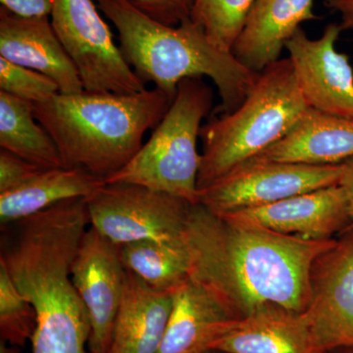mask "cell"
<instances>
[{
	"label": "cell",
	"instance_id": "6da1fadb",
	"mask_svg": "<svg viewBox=\"0 0 353 353\" xmlns=\"http://www.w3.org/2000/svg\"><path fill=\"white\" fill-rule=\"evenodd\" d=\"M336 241L241 224L201 203L190 206L185 232L190 280L238 319L270 304L305 311L312 294L313 267Z\"/></svg>",
	"mask_w": 353,
	"mask_h": 353
},
{
	"label": "cell",
	"instance_id": "7a4b0ae2",
	"mask_svg": "<svg viewBox=\"0 0 353 353\" xmlns=\"http://www.w3.org/2000/svg\"><path fill=\"white\" fill-rule=\"evenodd\" d=\"M112 22L119 48L129 66L143 83H152L171 99L185 79L208 77L219 92L214 114L238 109L254 88L260 73L241 64L232 51L218 48L192 19L176 27L148 17L128 0H94Z\"/></svg>",
	"mask_w": 353,
	"mask_h": 353
},
{
	"label": "cell",
	"instance_id": "3957f363",
	"mask_svg": "<svg viewBox=\"0 0 353 353\" xmlns=\"http://www.w3.org/2000/svg\"><path fill=\"white\" fill-rule=\"evenodd\" d=\"M172 102L157 88L132 94L83 90L34 104V114L57 143L64 167L106 181L139 152L146 132L157 128Z\"/></svg>",
	"mask_w": 353,
	"mask_h": 353
},
{
	"label": "cell",
	"instance_id": "277c9868",
	"mask_svg": "<svg viewBox=\"0 0 353 353\" xmlns=\"http://www.w3.org/2000/svg\"><path fill=\"white\" fill-rule=\"evenodd\" d=\"M309 108L290 58L267 66L240 108L202 126L197 189L208 187L277 143Z\"/></svg>",
	"mask_w": 353,
	"mask_h": 353
},
{
	"label": "cell",
	"instance_id": "5b68a950",
	"mask_svg": "<svg viewBox=\"0 0 353 353\" xmlns=\"http://www.w3.org/2000/svg\"><path fill=\"white\" fill-rule=\"evenodd\" d=\"M213 92L201 78L179 83L170 108L131 161L105 181L143 185L190 204L199 203L202 120L211 111Z\"/></svg>",
	"mask_w": 353,
	"mask_h": 353
},
{
	"label": "cell",
	"instance_id": "8992f818",
	"mask_svg": "<svg viewBox=\"0 0 353 353\" xmlns=\"http://www.w3.org/2000/svg\"><path fill=\"white\" fill-rule=\"evenodd\" d=\"M94 0H52L50 23L75 65L83 90L139 94L145 83L114 41Z\"/></svg>",
	"mask_w": 353,
	"mask_h": 353
},
{
	"label": "cell",
	"instance_id": "52a82bcc",
	"mask_svg": "<svg viewBox=\"0 0 353 353\" xmlns=\"http://www.w3.org/2000/svg\"><path fill=\"white\" fill-rule=\"evenodd\" d=\"M90 226L118 245L141 241L185 243L192 204L132 183H108L87 197Z\"/></svg>",
	"mask_w": 353,
	"mask_h": 353
},
{
	"label": "cell",
	"instance_id": "ba28073f",
	"mask_svg": "<svg viewBox=\"0 0 353 353\" xmlns=\"http://www.w3.org/2000/svg\"><path fill=\"white\" fill-rule=\"evenodd\" d=\"M343 172V162L307 165L255 157L199 190V203L216 215H225L339 185Z\"/></svg>",
	"mask_w": 353,
	"mask_h": 353
},
{
	"label": "cell",
	"instance_id": "9c48e42d",
	"mask_svg": "<svg viewBox=\"0 0 353 353\" xmlns=\"http://www.w3.org/2000/svg\"><path fill=\"white\" fill-rule=\"evenodd\" d=\"M119 248L90 226L72 263V282L90 316V353L110 352L126 280Z\"/></svg>",
	"mask_w": 353,
	"mask_h": 353
},
{
	"label": "cell",
	"instance_id": "30bf717a",
	"mask_svg": "<svg viewBox=\"0 0 353 353\" xmlns=\"http://www.w3.org/2000/svg\"><path fill=\"white\" fill-rule=\"evenodd\" d=\"M341 32L340 24L330 23L321 38L311 39L301 27L285 48L309 108L353 119V69L347 55L336 50Z\"/></svg>",
	"mask_w": 353,
	"mask_h": 353
},
{
	"label": "cell",
	"instance_id": "8fae6325",
	"mask_svg": "<svg viewBox=\"0 0 353 353\" xmlns=\"http://www.w3.org/2000/svg\"><path fill=\"white\" fill-rule=\"evenodd\" d=\"M303 312L320 352L353 348V228L316 261Z\"/></svg>",
	"mask_w": 353,
	"mask_h": 353
},
{
	"label": "cell",
	"instance_id": "7c38bea8",
	"mask_svg": "<svg viewBox=\"0 0 353 353\" xmlns=\"http://www.w3.org/2000/svg\"><path fill=\"white\" fill-rule=\"evenodd\" d=\"M218 216L306 240H329L350 220L347 197L340 185Z\"/></svg>",
	"mask_w": 353,
	"mask_h": 353
},
{
	"label": "cell",
	"instance_id": "4fadbf2b",
	"mask_svg": "<svg viewBox=\"0 0 353 353\" xmlns=\"http://www.w3.org/2000/svg\"><path fill=\"white\" fill-rule=\"evenodd\" d=\"M0 57L48 77L61 94L83 90L75 65L50 17H20L0 7Z\"/></svg>",
	"mask_w": 353,
	"mask_h": 353
},
{
	"label": "cell",
	"instance_id": "5bb4252c",
	"mask_svg": "<svg viewBox=\"0 0 353 353\" xmlns=\"http://www.w3.org/2000/svg\"><path fill=\"white\" fill-rule=\"evenodd\" d=\"M225 353H323L316 345L304 312L262 306L236 319L211 350Z\"/></svg>",
	"mask_w": 353,
	"mask_h": 353
},
{
	"label": "cell",
	"instance_id": "9a60e30c",
	"mask_svg": "<svg viewBox=\"0 0 353 353\" xmlns=\"http://www.w3.org/2000/svg\"><path fill=\"white\" fill-rule=\"evenodd\" d=\"M314 0H255L232 52L241 64L260 73L278 61L285 43L301 23L318 19Z\"/></svg>",
	"mask_w": 353,
	"mask_h": 353
},
{
	"label": "cell",
	"instance_id": "2e32d148",
	"mask_svg": "<svg viewBox=\"0 0 353 353\" xmlns=\"http://www.w3.org/2000/svg\"><path fill=\"white\" fill-rule=\"evenodd\" d=\"M236 319L208 290L189 279L173 292L170 317L157 353L211 350Z\"/></svg>",
	"mask_w": 353,
	"mask_h": 353
},
{
	"label": "cell",
	"instance_id": "e0dca14e",
	"mask_svg": "<svg viewBox=\"0 0 353 353\" xmlns=\"http://www.w3.org/2000/svg\"><path fill=\"white\" fill-rule=\"evenodd\" d=\"M257 157L290 163H343L353 158V119L309 108L287 136Z\"/></svg>",
	"mask_w": 353,
	"mask_h": 353
},
{
	"label": "cell",
	"instance_id": "ac0fdd59",
	"mask_svg": "<svg viewBox=\"0 0 353 353\" xmlns=\"http://www.w3.org/2000/svg\"><path fill=\"white\" fill-rule=\"evenodd\" d=\"M173 292H158L126 270L124 296L109 353H157L170 317Z\"/></svg>",
	"mask_w": 353,
	"mask_h": 353
},
{
	"label": "cell",
	"instance_id": "d6986e66",
	"mask_svg": "<svg viewBox=\"0 0 353 353\" xmlns=\"http://www.w3.org/2000/svg\"><path fill=\"white\" fill-rule=\"evenodd\" d=\"M105 183L82 169H44L21 187L0 194V225L38 214L70 199H87Z\"/></svg>",
	"mask_w": 353,
	"mask_h": 353
},
{
	"label": "cell",
	"instance_id": "ffe728a7",
	"mask_svg": "<svg viewBox=\"0 0 353 353\" xmlns=\"http://www.w3.org/2000/svg\"><path fill=\"white\" fill-rule=\"evenodd\" d=\"M0 148L43 169L64 167L57 143L37 119L34 103L1 90Z\"/></svg>",
	"mask_w": 353,
	"mask_h": 353
},
{
	"label": "cell",
	"instance_id": "44dd1931",
	"mask_svg": "<svg viewBox=\"0 0 353 353\" xmlns=\"http://www.w3.org/2000/svg\"><path fill=\"white\" fill-rule=\"evenodd\" d=\"M119 252L125 269L158 292H173L190 279V257L185 243L134 241L120 245Z\"/></svg>",
	"mask_w": 353,
	"mask_h": 353
},
{
	"label": "cell",
	"instance_id": "7402d4cb",
	"mask_svg": "<svg viewBox=\"0 0 353 353\" xmlns=\"http://www.w3.org/2000/svg\"><path fill=\"white\" fill-rule=\"evenodd\" d=\"M255 0H196L190 19L218 48L232 51Z\"/></svg>",
	"mask_w": 353,
	"mask_h": 353
},
{
	"label": "cell",
	"instance_id": "603a6c76",
	"mask_svg": "<svg viewBox=\"0 0 353 353\" xmlns=\"http://www.w3.org/2000/svg\"><path fill=\"white\" fill-rule=\"evenodd\" d=\"M37 328L34 307L20 294L8 271L0 263V338L15 347H24Z\"/></svg>",
	"mask_w": 353,
	"mask_h": 353
},
{
	"label": "cell",
	"instance_id": "cb8c5ba5",
	"mask_svg": "<svg viewBox=\"0 0 353 353\" xmlns=\"http://www.w3.org/2000/svg\"><path fill=\"white\" fill-rule=\"evenodd\" d=\"M0 90L32 103H41L59 94V88L39 72L0 57Z\"/></svg>",
	"mask_w": 353,
	"mask_h": 353
},
{
	"label": "cell",
	"instance_id": "d4e9b609",
	"mask_svg": "<svg viewBox=\"0 0 353 353\" xmlns=\"http://www.w3.org/2000/svg\"><path fill=\"white\" fill-rule=\"evenodd\" d=\"M132 6L161 24L176 27L190 19L196 0H128Z\"/></svg>",
	"mask_w": 353,
	"mask_h": 353
},
{
	"label": "cell",
	"instance_id": "484cf974",
	"mask_svg": "<svg viewBox=\"0 0 353 353\" xmlns=\"http://www.w3.org/2000/svg\"><path fill=\"white\" fill-rule=\"evenodd\" d=\"M44 170L6 150H0V194L19 188Z\"/></svg>",
	"mask_w": 353,
	"mask_h": 353
},
{
	"label": "cell",
	"instance_id": "4316f807",
	"mask_svg": "<svg viewBox=\"0 0 353 353\" xmlns=\"http://www.w3.org/2000/svg\"><path fill=\"white\" fill-rule=\"evenodd\" d=\"M9 12L25 18L50 17L52 0H0Z\"/></svg>",
	"mask_w": 353,
	"mask_h": 353
},
{
	"label": "cell",
	"instance_id": "83f0119b",
	"mask_svg": "<svg viewBox=\"0 0 353 353\" xmlns=\"http://www.w3.org/2000/svg\"><path fill=\"white\" fill-rule=\"evenodd\" d=\"M324 6L341 16L343 31L353 30V0H324Z\"/></svg>",
	"mask_w": 353,
	"mask_h": 353
},
{
	"label": "cell",
	"instance_id": "f1b7e54d",
	"mask_svg": "<svg viewBox=\"0 0 353 353\" xmlns=\"http://www.w3.org/2000/svg\"><path fill=\"white\" fill-rule=\"evenodd\" d=\"M341 189L345 192L347 197L348 211H350V220L353 223V158L343 162V172L341 176L340 183Z\"/></svg>",
	"mask_w": 353,
	"mask_h": 353
},
{
	"label": "cell",
	"instance_id": "f546056e",
	"mask_svg": "<svg viewBox=\"0 0 353 353\" xmlns=\"http://www.w3.org/2000/svg\"><path fill=\"white\" fill-rule=\"evenodd\" d=\"M0 353H21L20 347L9 345L6 341L0 340Z\"/></svg>",
	"mask_w": 353,
	"mask_h": 353
},
{
	"label": "cell",
	"instance_id": "4dcf8cb0",
	"mask_svg": "<svg viewBox=\"0 0 353 353\" xmlns=\"http://www.w3.org/2000/svg\"><path fill=\"white\" fill-rule=\"evenodd\" d=\"M202 353H225L222 352H219V350H208V352H202Z\"/></svg>",
	"mask_w": 353,
	"mask_h": 353
}]
</instances>
